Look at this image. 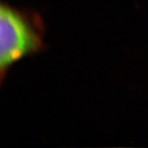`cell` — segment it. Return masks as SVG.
I'll use <instances>...</instances> for the list:
<instances>
[{"label": "cell", "mask_w": 148, "mask_h": 148, "mask_svg": "<svg viewBox=\"0 0 148 148\" xmlns=\"http://www.w3.org/2000/svg\"><path fill=\"white\" fill-rule=\"evenodd\" d=\"M45 24L41 15L32 9H18L0 4V82L9 69L25 57L46 49Z\"/></svg>", "instance_id": "cell-1"}]
</instances>
